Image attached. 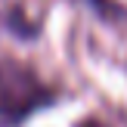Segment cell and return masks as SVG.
Segmentation results:
<instances>
[{
    "label": "cell",
    "instance_id": "7a4b0ae2",
    "mask_svg": "<svg viewBox=\"0 0 127 127\" xmlns=\"http://www.w3.org/2000/svg\"><path fill=\"white\" fill-rule=\"evenodd\" d=\"M78 127H109L105 121H99V118H87V121H81Z\"/></svg>",
    "mask_w": 127,
    "mask_h": 127
},
{
    "label": "cell",
    "instance_id": "6da1fadb",
    "mask_svg": "<svg viewBox=\"0 0 127 127\" xmlns=\"http://www.w3.org/2000/svg\"><path fill=\"white\" fill-rule=\"evenodd\" d=\"M56 102L53 87H47L37 71L25 62H0V121L22 124L34 112Z\"/></svg>",
    "mask_w": 127,
    "mask_h": 127
}]
</instances>
